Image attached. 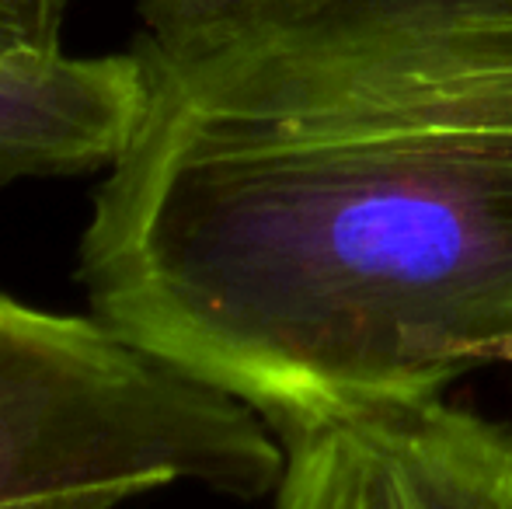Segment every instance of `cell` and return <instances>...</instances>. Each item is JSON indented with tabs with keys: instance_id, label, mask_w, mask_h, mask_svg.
<instances>
[{
	"instance_id": "cell-1",
	"label": "cell",
	"mask_w": 512,
	"mask_h": 509,
	"mask_svg": "<svg viewBox=\"0 0 512 509\" xmlns=\"http://www.w3.org/2000/svg\"><path fill=\"white\" fill-rule=\"evenodd\" d=\"M147 63L91 314L262 419L512 367V0H331Z\"/></svg>"
},
{
	"instance_id": "cell-2",
	"label": "cell",
	"mask_w": 512,
	"mask_h": 509,
	"mask_svg": "<svg viewBox=\"0 0 512 509\" xmlns=\"http://www.w3.org/2000/svg\"><path fill=\"white\" fill-rule=\"evenodd\" d=\"M283 443L234 394L105 321L0 290V509H115L189 482L276 492Z\"/></svg>"
},
{
	"instance_id": "cell-3",
	"label": "cell",
	"mask_w": 512,
	"mask_h": 509,
	"mask_svg": "<svg viewBox=\"0 0 512 509\" xmlns=\"http://www.w3.org/2000/svg\"><path fill=\"white\" fill-rule=\"evenodd\" d=\"M265 422L286 454L276 509H512V422L439 394Z\"/></svg>"
},
{
	"instance_id": "cell-4",
	"label": "cell",
	"mask_w": 512,
	"mask_h": 509,
	"mask_svg": "<svg viewBox=\"0 0 512 509\" xmlns=\"http://www.w3.org/2000/svg\"><path fill=\"white\" fill-rule=\"evenodd\" d=\"M147 102V63L126 56H0V189L108 171Z\"/></svg>"
},
{
	"instance_id": "cell-5",
	"label": "cell",
	"mask_w": 512,
	"mask_h": 509,
	"mask_svg": "<svg viewBox=\"0 0 512 509\" xmlns=\"http://www.w3.org/2000/svg\"><path fill=\"white\" fill-rule=\"evenodd\" d=\"M328 4L331 0H140L147 21L143 53L161 63H196L286 32Z\"/></svg>"
},
{
	"instance_id": "cell-6",
	"label": "cell",
	"mask_w": 512,
	"mask_h": 509,
	"mask_svg": "<svg viewBox=\"0 0 512 509\" xmlns=\"http://www.w3.org/2000/svg\"><path fill=\"white\" fill-rule=\"evenodd\" d=\"M74 0H0V56L60 53V28Z\"/></svg>"
}]
</instances>
